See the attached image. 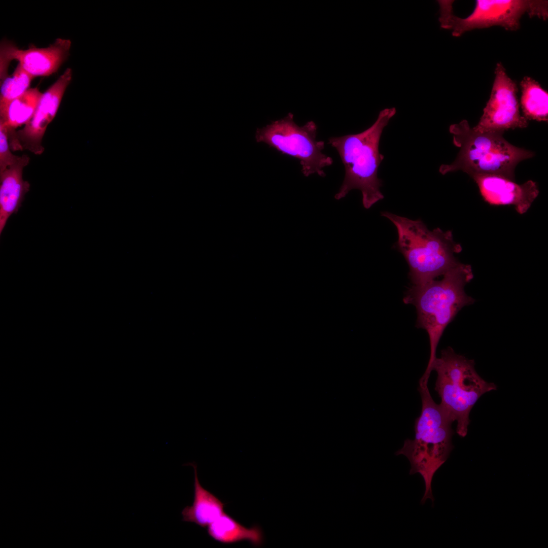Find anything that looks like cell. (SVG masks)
<instances>
[{"label":"cell","mask_w":548,"mask_h":548,"mask_svg":"<svg viewBox=\"0 0 548 548\" xmlns=\"http://www.w3.org/2000/svg\"><path fill=\"white\" fill-rule=\"evenodd\" d=\"M396 114L395 108L382 110L369 127L357 133L329 138L328 144L337 151L345 167L342 183L335 194L339 200L353 189L362 193V204L369 209L384 197L380 190L382 180L378 170L384 158L379 151V144L384 128Z\"/></svg>","instance_id":"2"},{"label":"cell","mask_w":548,"mask_h":548,"mask_svg":"<svg viewBox=\"0 0 548 548\" xmlns=\"http://www.w3.org/2000/svg\"><path fill=\"white\" fill-rule=\"evenodd\" d=\"M29 161L26 155L0 173V233L9 217L16 213L21 206L30 184L23 179V170Z\"/></svg>","instance_id":"13"},{"label":"cell","mask_w":548,"mask_h":548,"mask_svg":"<svg viewBox=\"0 0 548 548\" xmlns=\"http://www.w3.org/2000/svg\"><path fill=\"white\" fill-rule=\"evenodd\" d=\"M318 127L313 121L299 126L289 113L286 117L257 128V142H263L282 154L297 158L305 177L313 174L324 177V168L333 163L332 158L324 154L325 143L317 140Z\"/></svg>","instance_id":"8"},{"label":"cell","mask_w":548,"mask_h":548,"mask_svg":"<svg viewBox=\"0 0 548 548\" xmlns=\"http://www.w3.org/2000/svg\"><path fill=\"white\" fill-rule=\"evenodd\" d=\"M33 78L18 64L12 75L1 82L0 110L27 91Z\"/></svg>","instance_id":"18"},{"label":"cell","mask_w":548,"mask_h":548,"mask_svg":"<svg viewBox=\"0 0 548 548\" xmlns=\"http://www.w3.org/2000/svg\"><path fill=\"white\" fill-rule=\"evenodd\" d=\"M474 362L456 354L451 347L442 350L432 370L437 373L435 390L441 399L440 405L453 422L456 432L465 437L470 423L471 410L480 398L497 389L477 373Z\"/></svg>","instance_id":"6"},{"label":"cell","mask_w":548,"mask_h":548,"mask_svg":"<svg viewBox=\"0 0 548 548\" xmlns=\"http://www.w3.org/2000/svg\"><path fill=\"white\" fill-rule=\"evenodd\" d=\"M449 132L459 151L452 163L440 166L439 172L442 175L461 170L470 177L495 175L515 181L518 164L535 156L534 152L509 143L503 136L504 132H479L466 120L451 124Z\"/></svg>","instance_id":"4"},{"label":"cell","mask_w":548,"mask_h":548,"mask_svg":"<svg viewBox=\"0 0 548 548\" xmlns=\"http://www.w3.org/2000/svg\"><path fill=\"white\" fill-rule=\"evenodd\" d=\"M418 391L422 401L421 413L415 423V438L404 440L396 455H403L410 464L409 474L418 473L425 486L421 500L423 504L428 499L433 502L431 484L436 471L447 461L454 447L452 428L454 422L440 404L433 400L428 384H419Z\"/></svg>","instance_id":"5"},{"label":"cell","mask_w":548,"mask_h":548,"mask_svg":"<svg viewBox=\"0 0 548 548\" xmlns=\"http://www.w3.org/2000/svg\"><path fill=\"white\" fill-rule=\"evenodd\" d=\"M71 41L58 38L47 47L19 49L13 42L4 40L0 47L1 82L7 77L8 68L13 60L34 78L48 76L59 68L70 54Z\"/></svg>","instance_id":"10"},{"label":"cell","mask_w":548,"mask_h":548,"mask_svg":"<svg viewBox=\"0 0 548 548\" xmlns=\"http://www.w3.org/2000/svg\"><path fill=\"white\" fill-rule=\"evenodd\" d=\"M189 464L194 471V500L191 506H187L183 509L182 521L194 523L203 528L208 527L224 513L225 504L201 486L198 478L196 464L194 462Z\"/></svg>","instance_id":"14"},{"label":"cell","mask_w":548,"mask_h":548,"mask_svg":"<svg viewBox=\"0 0 548 548\" xmlns=\"http://www.w3.org/2000/svg\"><path fill=\"white\" fill-rule=\"evenodd\" d=\"M473 278L471 266L459 262L443 275L408 290L403 301L414 305L417 310L416 326L427 332L430 357L427 368L419 381L428 383L432 366L436 358V350L447 326L464 306L475 300L465 292V285Z\"/></svg>","instance_id":"1"},{"label":"cell","mask_w":548,"mask_h":548,"mask_svg":"<svg viewBox=\"0 0 548 548\" xmlns=\"http://www.w3.org/2000/svg\"><path fill=\"white\" fill-rule=\"evenodd\" d=\"M42 94L38 88H29L0 110V125L7 130L10 144L16 140L15 129L25 125L32 118Z\"/></svg>","instance_id":"15"},{"label":"cell","mask_w":548,"mask_h":548,"mask_svg":"<svg viewBox=\"0 0 548 548\" xmlns=\"http://www.w3.org/2000/svg\"><path fill=\"white\" fill-rule=\"evenodd\" d=\"M454 1H437L439 5V21L441 28L452 30V36H461L467 31L493 26L506 30L516 31L520 27V20L525 14L543 20L548 18V1L543 0L476 1L472 13L466 18L453 14Z\"/></svg>","instance_id":"7"},{"label":"cell","mask_w":548,"mask_h":548,"mask_svg":"<svg viewBox=\"0 0 548 548\" xmlns=\"http://www.w3.org/2000/svg\"><path fill=\"white\" fill-rule=\"evenodd\" d=\"M9 146L7 130L0 125V173L14 164L19 157L11 153Z\"/></svg>","instance_id":"19"},{"label":"cell","mask_w":548,"mask_h":548,"mask_svg":"<svg viewBox=\"0 0 548 548\" xmlns=\"http://www.w3.org/2000/svg\"><path fill=\"white\" fill-rule=\"evenodd\" d=\"M207 531L213 539L224 544L248 541L252 545L258 546L263 542L260 526L247 528L225 512L208 527Z\"/></svg>","instance_id":"16"},{"label":"cell","mask_w":548,"mask_h":548,"mask_svg":"<svg viewBox=\"0 0 548 548\" xmlns=\"http://www.w3.org/2000/svg\"><path fill=\"white\" fill-rule=\"evenodd\" d=\"M72 78V70L66 68L58 79L44 92L35 113L22 129L16 132L17 140L22 149L36 155L44 152L42 139L48 125L55 117L64 92Z\"/></svg>","instance_id":"11"},{"label":"cell","mask_w":548,"mask_h":548,"mask_svg":"<svg viewBox=\"0 0 548 548\" xmlns=\"http://www.w3.org/2000/svg\"><path fill=\"white\" fill-rule=\"evenodd\" d=\"M485 202L492 206H512L520 215L526 213L537 197V183L528 180L519 184L503 177L490 175L470 176Z\"/></svg>","instance_id":"12"},{"label":"cell","mask_w":548,"mask_h":548,"mask_svg":"<svg viewBox=\"0 0 548 548\" xmlns=\"http://www.w3.org/2000/svg\"><path fill=\"white\" fill-rule=\"evenodd\" d=\"M516 83L501 62L496 64L490 97L477 124L473 128L479 132L503 131L525 128L528 120L520 112Z\"/></svg>","instance_id":"9"},{"label":"cell","mask_w":548,"mask_h":548,"mask_svg":"<svg viewBox=\"0 0 548 548\" xmlns=\"http://www.w3.org/2000/svg\"><path fill=\"white\" fill-rule=\"evenodd\" d=\"M381 215L396 228L395 247L408 264L412 285L433 280L459 263L455 255L462 248L455 242L451 230L438 227L430 230L420 219L412 220L388 211L382 212Z\"/></svg>","instance_id":"3"},{"label":"cell","mask_w":548,"mask_h":548,"mask_svg":"<svg viewBox=\"0 0 548 548\" xmlns=\"http://www.w3.org/2000/svg\"><path fill=\"white\" fill-rule=\"evenodd\" d=\"M520 104L523 116L527 120L548 121V93L531 77L525 76L521 81Z\"/></svg>","instance_id":"17"}]
</instances>
